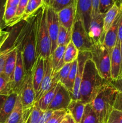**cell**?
<instances>
[{"instance_id":"obj_25","label":"cell","mask_w":122,"mask_h":123,"mask_svg":"<svg viewBox=\"0 0 122 123\" xmlns=\"http://www.w3.org/2000/svg\"><path fill=\"white\" fill-rule=\"evenodd\" d=\"M25 123L23 118V111L22 105L19 95L16 102L15 106L11 113L6 123Z\"/></svg>"},{"instance_id":"obj_15","label":"cell","mask_w":122,"mask_h":123,"mask_svg":"<svg viewBox=\"0 0 122 123\" xmlns=\"http://www.w3.org/2000/svg\"><path fill=\"white\" fill-rule=\"evenodd\" d=\"M122 56L120 42L117 39L111 55V78L112 81L120 79L122 73Z\"/></svg>"},{"instance_id":"obj_29","label":"cell","mask_w":122,"mask_h":123,"mask_svg":"<svg viewBox=\"0 0 122 123\" xmlns=\"http://www.w3.org/2000/svg\"><path fill=\"white\" fill-rule=\"evenodd\" d=\"M72 30H68L60 25L59 31L57 39V46H67L71 41Z\"/></svg>"},{"instance_id":"obj_55","label":"cell","mask_w":122,"mask_h":123,"mask_svg":"<svg viewBox=\"0 0 122 123\" xmlns=\"http://www.w3.org/2000/svg\"></svg>"},{"instance_id":"obj_24","label":"cell","mask_w":122,"mask_h":123,"mask_svg":"<svg viewBox=\"0 0 122 123\" xmlns=\"http://www.w3.org/2000/svg\"><path fill=\"white\" fill-rule=\"evenodd\" d=\"M86 104L80 100H72L67 110L77 123H80Z\"/></svg>"},{"instance_id":"obj_38","label":"cell","mask_w":122,"mask_h":123,"mask_svg":"<svg viewBox=\"0 0 122 123\" xmlns=\"http://www.w3.org/2000/svg\"><path fill=\"white\" fill-rule=\"evenodd\" d=\"M107 123H122V112L113 109L110 114Z\"/></svg>"},{"instance_id":"obj_4","label":"cell","mask_w":122,"mask_h":123,"mask_svg":"<svg viewBox=\"0 0 122 123\" xmlns=\"http://www.w3.org/2000/svg\"><path fill=\"white\" fill-rule=\"evenodd\" d=\"M36 58L41 56L44 60L51 55V42L47 24V6L44 4L37 13Z\"/></svg>"},{"instance_id":"obj_2","label":"cell","mask_w":122,"mask_h":123,"mask_svg":"<svg viewBox=\"0 0 122 123\" xmlns=\"http://www.w3.org/2000/svg\"><path fill=\"white\" fill-rule=\"evenodd\" d=\"M37 11L34 14L25 19L26 20V30L22 43V52L26 74L31 73L36 61V25Z\"/></svg>"},{"instance_id":"obj_1","label":"cell","mask_w":122,"mask_h":123,"mask_svg":"<svg viewBox=\"0 0 122 123\" xmlns=\"http://www.w3.org/2000/svg\"><path fill=\"white\" fill-rule=\"evenodd\" d=\"M108 82L99 75L93 61L89 59L85 64L80 85V101L85 104L91 103L100 89Z\"/></svg>"},{"instance_id":"obj_18","label":"cell","mask_w":122,"mask_h":123,"mask_svg":"<svg viewBox=\"0 0 122 123\" xmlns=\"http://www.w3.org/2000/svg\"><path fill=\"white\" fill-rule=\"evenodd\" d=\"M60 25L68 30H72L75 17V10L74 4L68 6L57 12Z\"/></svg>"},{"instance_id":"obj_45","label":"cell","mask_w":122,"mask_h":123,"mask_svg":"<svg viewBox=\"0 0 122 123\" xmlns=\"http://www.w3.org/2000/svg\"><path fill=\"white\" fill-rule=\"evenodd\" d=\"M111 83L118 92H122V78L115 81H111Z\"/></svg>"},{"instance_id":"obj_10","label":"cell","mask_w":122,"mask_h":123,"mask_svg":"<svg viewBox=\"0 0 122 123\" xmlns=\"http://www.w3.org/2000/svg\"><path fill=\"white\" fill-rule=\"evenodd\" d=\"M47 24L51 42V54L57 47V39L59 31L60 23L57 13L50 6H47Z\"/></svg>"},{"instance_id":"obj_44","label":"cell","mask_w":122,"mask_h":123,"mask_svg":"<svg viewBox=\"0 0 122 123\" xmlns=\"http://www.w3.org/2000/svg\"><path fill=\"white\" fill-rule=\"evenodd\" d=\"M10 36V33L8 32H6V31H3L1 34V36H0V52H1V47L4 44L5 42H6L8 38Z\"/></svg>"},{"instance_id":"obj_23","label":"cell","mask_w":122,"mask_h":123,"mask_svg":"<svg viewBox=\"0 0 122 123\" xmlns=\"http://www.w3.org/2000/svg\"><path fill=\"white\" fill-rule=\"evenodd\" d=\"M18 47L13 49L9 54L7 60H6L3 72L5 75L9 79L11 85L13 83V75H14V70H15L16 64L17 52Z\"/></svg>"},{"instance_id":"obj_17","label":"cell","mask_w":122,"mask_h":123,"mask_svg":"<svg viewBox=\"0 0 122 123\" xmlns=\"http://www.w3.org/2000/svg\"><path fill=\"white\" fill-rule=\"evenodd\" d=\"M44 59L41 56H38L36 58V61L31 70L32 84L35 94H37L39 90L44 77Z\"/></svg>"},{"instance_id":"obj_9","label":"cell","mask_w":122,"mask_h":123,"mask_svg":"<svg viewBox=\"0 0 122 123\" xmlns=\"http://www.w3.org/2000/svg\"><path fill=\"white\" fill-rule=\"evenodd\" d=\"M74 5L75 10V19H80L82 21L88 33L92 20V0H74Z\"/></svg>"},{"instance_id":"obj_52","label":"cell","mask_w":122,"mask_h":123,"mask_svg":"<svg viewBox=\"0 0 122 123\" xmlns=\"http://www.w3.org/2000/svg\"><path fill=\"white\" fill-rule=\"evenodd\" d=\"M119 8H120V9L122 11V1H121V2H120V6H119Z\"/></svg>"},{"instance_id":"obj_35","label":"cell","mask_w":122,"mask_h":123,"mask_svg":"<svg viewBox=\"0 0 122 123\" xmlns=\"http://www.w3.org/2000/svg\"><path fill=\"white\" fill-rule=\"evenodd\" d=\"M43 113L44 112L42 111L38 106L34 105L25 123H39Z\"/></svg>"},{"instance_id":"obj_3","label":"cell","mask_w":122,"mask_h":123,"mask_svg":"<svg viewBox=\"0 0 122 123\" xmlns=\"http://www.w3.org/2000/svg\"><path fill=\"white\" fill-rule=\"evenodd\" d=\"M118 93V90L110 82L100 89L90 103L100 123H107Z\"/></svg>"},{"instance_id":"obj_30","label":"cell","mask_w":122,"mask_h":123,"mask_svg":"<svg viewBox=\"0 0 122 123\" xmlns=\"http://www.w3.org/2000/svg\"><path fill=\"white\" fill-rule=\"evenodd\" d=\"M71 66V63L65 64L60 70L53 74V78L57 83H61L62 85H65L68 80Z\"/></svg>"},{"instance_id":"obj_46","label":"cell","mask_w":122,"mask_h":123,"mask_svg":"<svg viewBox=\"0 0 122 123\" xmlns=\"http://www.w3.org/2000/svg\"><path fill=\"white\" fill-rule=\"evenodd\" d=\"M20 0H7L6 7H12L17 8Z\"/></svg>"},{"instance_id":"obj_8","label":"cell","mask_w":122,"mask_h":123,"mask_svg":"<svg viewBox=\"0 0 122 123\" xmlns=\"http://www.w3.org/2000/svg\"><path fill=\"white\" fill-rule=\"evenodd\" d=\"M90 57L91 54L90 52H79L77 57V70L76 76H75L74 86H73L72 92L71 94V97L72 100H80V99H81L80 88L81 80H82L83 74L84 69L86 61L89 59H90Z\"/></svg>"},{"instance_id":"obj_12","label":"cell","mask_w":122,"mask_h":123,"mask_svg":"<svg viewBox=\"0 0 122 123\" xmlns=\"http://www.w3.org/2000/svg\"><path fill=\"white\" fill-rule=\"evenodd\" d=\"M72 100L69 91L61 83H58V89L47 110L57 111L67 109Z\"/></svg>"},{"instance_id":"obj_33","label":"cell","mask_w":122,"mask_h":123,"mask_svg":"<svg viewBox=\"0 0 122 123\" xmlns=\"http://www.w3.org/2000/svg\"><path fill=\"white\" fill-rule=\"evenodd\" d=\"M28 1L29 0H20L19 5H18L17 8L15 19H14V21L13 22V23H12L10 26H14V25L18 24L19 22L21 21L22 18L24 13L25 12V10H26Z\"/></svg>"},{"instance_id":"obj_40","label":"cell","mask_w":122,"mask_h":123,"mask_svg":"<svg viewBox=\"0 0 122 123\" xmlns=\"http://www.w3.org/2000/svg\"><path fill=\"white\" fill-rule=\"evenodd\" d=\"M114 109L122 112V92H118L113 107Z\"/></svg>"},{"instance_id":"obj_13","label":"cell","mask_w":122,"mask_h":123,"mask_svg":"<svg viewBox=\"0 0 122 123\" xmlns=\"http://www.w3.org/2000/svg\"><path fill=\"white\" fill-rule=\"evenodd\" d=\"M44 68L45 72L43 77V80L41 82L39 89L38 92L36 94L35 103L39 100V98L55 84H57L58 83L53 78V72L52 67L51 64V60L50 56L48 59L44 60Z\"/></svg>"},{"instance_id":"obj_22","label":"cell","mask_w":122,"mask_h":123,"mask_svg":"<svg viewBox=\"0 0 122 123\" xmlns=\"http://www.w3.org/2000/svg\"><path fill=\"white\" fill-rule=\"evenodd\" d=\"M58 89V84L53 85L35 103V105L38 106L42 111L47 110L51 101L53 99L57 90Z\"/></svg>"},{"instance_id":"obj_21","label":"cell","mask_w":122,"mask_h":123,"mask_svg":"<svg viewBox=\"0 0 122 123\" xmlns=\"http://www.w3.org/2000/svg\"><path fill=\"white\" fill-rule=\"evenodd\" d=\"M120 12V8L116 4H115L105 14L104 18V27H103V33L100 39V43L103 44L104 37L108 30L110 29L111 25L116 20L117 15Z\"/></svg>"},{"instance_id":"obj_42","label":"cell","mask_w":122,"mask_h":123,"mask_svg":"<svg viewBox=\"0 0 122 123\" xmlns=\"http://www.w3.org/2000/svg\"><path fill=\"white\" fill-rule=\"evenodd\" d=\"M53 112V111H51V110H47L46 111H44L43 114V116H42L41 118L40 122H39V123H46L47 121L49 120V118Z\"/></svg>"},{"instance_id":"obj_27","label":"cell","mask_w":122,"mask_h":123,"mask_svg":"<svg viewBox=\"0 0 122 123\" xmlns=\"http://www.w3.org/2000/svg\"><path fill=\"white\" fill-rule=\"evenodd\" d=\"M44 0H29L22 20H25L34 14L42 6H44Z\"/></svg>"},{"instance_id":"obj_19","label":"cell","mask_w":122,"mask_h":123,"mask_svg":"<svg viewBox=\"0 0 122 123\" xmlns=\"http://www.w3.org/2000/svg\"><path fill=\"white\" fill-rule=\"evenodd\" d=\"M18 97V94L13 92L7 96L0 112V123H6L13 111Z\"/></svg>"},{"instance_id":"obj_53","label":"cell","mask_w":122,"mask_h":123,"mask_svg":"<svg viewBox=\"0 0 122 123\" xmlns=\"http://www.w3.org/2000/svg\"><path fill=\"white\" fill-rule=\"evenodd\" d=\"M2 32H3V31H2V29H1V28H0V36H1V34H2Z\"/></svg>"},{"instance_id":"obj_49","label":"cell","mask_w":122,"mask_h":123,"mask_svg":"<svg viewBox=\"0 0 122 123\" xmlns=\"http://www.w3.org/2000/svg\"><path fill=\"white\" fill-rule=\"evenodd\" d=\"M53 1V0H44V3L47 6H51Z\"/></svg>"},{"instance_id":"obj_51","label":"cell","mask_w":122,"mask_h":123,"mask_svg":"<svg viewBox=\"0 0 122 123\" xmlns=\"http://www.w3.org/2000/svg\"><path fill=\"white\" fill-rule=\"evenodd\" d=\"M121 1H122V0H116V4L118 6V7H119Z\"/></svg>"},{"instance_id":"obj_41","label":"cell","mask_w":122,"mask_h":123,"mask_svg":"<svg viewBox=\"0 0 122 123\" xmlns=\"http://www.w3.org/2000/svg\"><path fill=\"white\" fill-rule=\"evenodd\" d=\"M92 18L96 16L99 14H100L99 12V0H92Z\"/></svg>"},{"instance_id":"obj_5","label":"cell","mask_w":122,"mask_h":123,"mask_svg":"<svg viewBox=\"0 0 122 123\" xmlns=\"http://www.w3.org/2000/svg\"><path fill=\"white\" fill-rule=\"evenodd\" d=\"M90 59L99 75L106 80L111 82V55L102 43L93 45L90 52Z\"/></svg>"},{"instance_id":"obj_20","label":"cell","mask_w":122,"mask_h":123,"mask_svg":"<svg viewBox=\"0 0 122 123\" xmlns=\"http://www.w3.org/2000/svg\"><path fill=\"white\" fill-rule=\"evenodd\" d=\"M65 48L66 46H59L50 55L53 76L55 73L60 70L65 64L63 61V55H64Z\"/></svg>"},{"instance_id":"obj_26","label":"cell","mask_w":122,"mask_h":123,"mask_svg":"<svg viewBox=\"0 0 122 123\" xmlns=\"http://www.w3.org/2000/svg\"><path fill=\"white\" fill-rule=\"evenodd\" d=\"M80 123H100L90 103L85 105L84 111Z\"/></svg>"},{"instance_id":"obj_31","label":"cell","mask_w":122,"mask_h":123,"mask_svg":"<svg viewBox=\"0 0 122 123\" xmlns=\"http://www.w3.org/2000/svg\"><path fill=\"white\" fill-rule=\"evenodd\" d=\"M77 59L74 60L72 62H71V66L70 72H69V76H68V80H67L65 85H64L69 91L70 94L72 92L73 86H74V81H75V76H76L77 74Z\"/></svg>"},{"instance_id":"obj_14","label":"cell","mask_w":122,"mask_h":123,"mask_svg":"<svg viewBox=\"0 0 122 123\" xmlns=\"http://www.w3.org/2000/svg\"><path fill=\"white\" fill-rule=\"evenodd\" d=\"M105 14H99L92 18L88 35L93 45L100 43V39L103 33L104 18Z\"/></svg>"},{"instance_id":"obj_28","label":"cell","mask_w":122,"mask_h":123,"mask_svg":"<svg viewBox=\"0 0 122 123\" xmlns=\"http://www.w3.org/2000/svg\"><path fill=\"white\" fill-rule=\"evenodd\" d=\"M79 51L71 41L66 46L63 55V61L65 64L71 63L74 60H77L78 55Z\"/></svg>"},{"instance_id":"obj_6","label":"cell","mask_w":122,"mask_h":123,"mask_svg":"<svg viewBox=\"0 0 122 123\" xmlns=\"http://www.w3.org/2000/svg\"><path fill=\"white\" fill-rule=\"evenodd\" d=\"M19 95L22 105L23 118L26 121L35 104L36 94L32 84L31 72L26 75Z\"/></svg>"},{"instance_id":"obj_48","label":"cell","mask_w":122,"mask_h":123,"mask_svg":"<svg viewBox=\"0 0 122 123\" xmlns=\"http://www.w3.org/2000/svg\"><path fill=\"white\" fill-rule=\"evenodd\" d=\"M7 96H4V95H0V112H1L2 107L3 106L4 103L5 101L7 99Z\"/></svg>"},{"instance_id":"obj_11","label":"cell","mask_w":122,"mask_h":123,"mask_svg":"<svg viewBox=\"0 0 122 123\" xmlns=\"http://www.w3.org/2000/svg\"><path fill=\"white\" fill-rule=\"evenodd\" d=\"M26 75V74L24 67L23 61L21 43L18 47L17 52L16 64L14 75H13V83H12L13 92H16L19 94L24 82Z\"/></svg>"},{"instance_id":"obj_39","label":"cell","mask_w":122,"mask_h":123,"mask_svg":"<svg viewBox=\"0 0 122 123\" xmlns=\"http://www.w3.org/2000/svg\"><path fill=\"white\" fill-rule=\"evenodd\" d=\"M6 2L7 0H0V28L1 29L6 26L4 21V16L6 10Z\"/></svg>"},{"instance_id":"obj_43","label":"cell","mask_w":122,"mask_h":123,"mask_svg":"<svg viewBox=\"0 0 122 123\" xmlns=\"http://www.w3.org/2000/svg\"><path fill=\"white\" fill-rule=\"evenodd\" d=\"M120 11V16L119 23L118 27V39L120 42H122V11Z\"/></svg>"},{"instance_id":"obj_54","label":"cell","mask_w":122,"mask_h":123,"mask_svg":"<svg viewBox=\"0 0 122 123\" xmlns=\"http://www.w3.org/2000/svg\"><path fill=\"white\" fill-rule=\"evenodd\" d=\"M61 123H65V119H64V120H63V121H62V122Z\"/></svg>"},{"instance_id":"obj_37","label":"cell","mask_w":122,"mask_h":123,"mask_svg":"<svg viewBox=\"0 0 122 123\" xmlns=\"http://www.w3.org/2000/svg\"><path fill=\"white\" fill-rule=\"evenodd\" d=\"M115 4L116 0H99V13L100 14H105Z\"/></svg>"},{"instance_id":"obj_47","label":"cell","mask_w":122,"mask_h":123,"mask_svg":"<svg viewBox=\"0 0 122 123\" xmlns=\"http://www.w3.org/2000/svg\"><path fill=\"white\" fill-rule=\"evenodd\" d=\"M65 123H77L69 112L67 114L65 118Z\"/></svg>"},{"instance_id":"obj_7","label":"cell","mask_w":122,"mask_h":123,"mask_svg":"<svg viewBox=\"0 0 122 123\" xmlns=\"http://www.w3.org/2000/svg\"><path fill=\"white\" fill-rule=\"evenodd\" d=\"M71 42L79 52H90L93 48V44L80 19H75L73 24Z\"/></svg>"},{"instance_id":"obj_32","label":"cell","mask_w":122,"mask_h":123,"mask_svg":"<svg viewBox=\"0 0 122 123\" xmlns=\"http://www.w3.org/2000/svg\"><path fill=\"white\" fill-rule=\"evenodd\" d=\"M13 92L11 84L4 73H2L0 74V95L8 96Z\"/></svg>"},{"instance_id":"obj_16","label":"cell","mask_w":122,"mask_h":123,"mask_svg":"<svg viewBox=\"0 0 122 123\" xmlns=\"http://www.w3.org/2000/svg\"><path fill=\"white\" fill-rule=\"evenodd\" d=\"M120 16V11L118 13V15L112 25L106 32L105 37H104V42H103V44L107 49L110 55H111L112 50H113L117 39H118V27Z\"/></svg>"},{"instance_id":"obj_34","label":"cell","mask_w":122,"mask_h":123,"mask_svg":"<svg viewBox=\"0 0 122 123\" xmlns=\"http://www.w3.org/2000/svg\"><path fill=\"white\" fill-rule=\"evenodd\" d=\"M68 113V111L67 109L54 111L50 117L45 123H61L64 120L65 116Z\"/></svg>"},{"instance_id":"obj_50","label":"cell","mask_w":122,"mask_h":123,"mask_svg":"<svg viewBox=\"0 0 122 123\" xmlns=\"http://www.w3.org/2000/svg\"><path fill=\"white\" fill-rule=\"evenodd\" d=\"M120 50H121V56H122V42H120ZM122 78V73H121V78Z\"/></svg>"},{"instance_id":"obj_36","label":"cell","mask_w":122,"mask_h":123,"mask_svg":"<svg viewBox=\"0 0 122 123\" xmlns=\"http://www.w3.org/2000/svg\"><path fill=\"white\" fill-rule=\"evenodd\" d=\"M74 0H53L50 7L57 13L63 8L74 4Z\"/></svg>"}]
</instances>
